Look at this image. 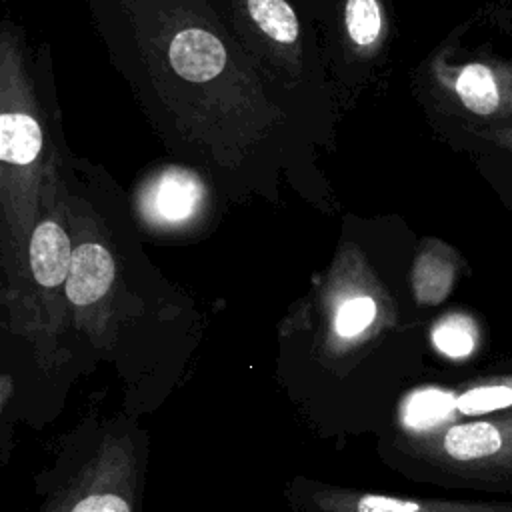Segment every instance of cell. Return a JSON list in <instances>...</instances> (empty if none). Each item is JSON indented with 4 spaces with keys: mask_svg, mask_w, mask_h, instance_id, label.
<instances>
[{
    "mask_svg": "<svg viewBox=\"0 0 512 512\" xmlns=\"http://www.w3.org/2000/svg\"><path fill=\"white\" fill-rule=\"evenodd\" d=\"M72 512H130L128 504L114 494H94L80 500Z\"/></svg>",
    "mask_w": 512,
    "mask_h": 512,
    "instance_id": "cell-15",
    "label": "cell"
},
{
    "mask_svg": "<svg viewBox=\"0 0 512 512\" xmlns=\"http://www.w3.org/2000/svg\"><path fill=\"white\" fill-rule=\"evenodd\" d=\"M166 24L160 14V72H170L176 88H220L232 68L230 54L212 24Z\"/></svg>",
    "mask_w": 512,
    "mask_h": 512,
    "instance_id": "cell-2",
    "label": "cell"
},
{
    "mask_svg": "<svg viewBox=\"0 0 512 512\" xmlns=\"http://www.w3.org/2000/svg\"><path fill=\"white\" fill-rule=\"evenodd\" d=\"M432 340L440 352L452 358L468 356L476 344V328L464 316H450L442 320L434 332Z\"/></svg>",
    "mask_w": 512,
    "mask_h": 512,
    "instance_id": "cell-11",
    "label": "cell"
},
{
    "mask_svg": "<svg viewBox=\"0 0 512 512\" xmlns=\"http://www.w3.org/2000/svg\"><path fill=\"white\" fill-rule=\"evenodd\" d=\"M246 12L252 24L276 44H298L300 22L286 0H246Z\"/></svg>",
    "mask_w": 512,
    "mask_h": 512,
    "instance_id": "cell-7",
    "label": "cell"
},
{
    "mask_svg": "<svg viewBox=\"0 0 512 512\" xmlns=\"http://www.w3.org/2000/svg\"><path fill=\"white\" fill-rule=\"evenodd\" d=\"M344 18L348 36L356 46L368 48L380 40L382 10L378 0H348Z\"/></svg>",
    "mask_w": 512,
    "mask_h": 512,
    "instance_id": "cell-10",
    "label": "cell"
},
{
    "mask_svg": "<svg viewBox=\"0 0 512 512\" xmlns=\"http://www.w3.org/2000/svg\"><path fill=\"white\" fill-rule=\"evenodd\" d=\"M502 448V434L492 422L456 424L444 434V450L460 462L480 460Z\"/></svg>",
    "mask_w": 512,
    "mask_h": 512,
    "instance_id": "cell-6",
    "label": "cell"
},
{
    "mask_svg": "<svg viewBox=\"0 0 512 512\" xmlns=\"http://www.w3.org/2000/svg\"><path fill=\"white\" fill-rule=\"evenodd\" d=\"M206 198V186L192 170L168 166L140 188L138 210L152 228L180 230L202 214Z\"/></svg>",
    "mask_w": 512,
    "mask_h": 512,
    "instance_id": "cell-3",
    "label": "cell"
},
{
    "mask_svg": "<svg viewBox=\"0 0 512 512\" xmlns=\"http://www.w3.org/2000/svg\"><path fill=\"white\" fill-rule=\"evenodd\" d=\"M504 74L496 72L488 64H466L458 70L454 80V92L460 102L478 116H490L506 108L512 96L502 90Z\"/></svg>",
    "mask_w": 512,
    "mask_h": 512,
    "instance_id": "cell-5",
    "label": "cell"
},
{
    "mask_svg": "<svg viewBox=\"0 0 512 512\" xmlns=\"http://www.w3.org/2000/svg\"><path fill=\"white\" fill-rule=\"evenodd\" d=\"M376 316V304L368 296H356L346 300L336 314V332L342 338H352L372 324Z\"/></svg>",
    "mask_w": 512,
    "mask_h": 512,
    "instance_id": "cell-13",
    "label": "cell"
},
{
    "mask_svg": "<svg viewBox=\"0 0 512 512\" xmlns=\"http://www.w3.org/2000/svg\"><path fill=\"white\" fill-rule=\"evenodd\" d=\"M34 86L26 76L20 46L2 32L0 64V204L2 256L28 268V244L40 214V194L54 154L46 150Z\"/></svg>",
    "mask_w": 512,
    "mask_h": 512,
    "instance_id": "cell-1",
    "label": "cell"
},
{
    "mask_svg": "<svg viewBox=\"0 0 512 512\" xmlns=\"http://www.w3.org/2000/svg\"><path fill=\"white\" fill-rule=\"evenodd\" d=\"M456 408V396L438 388L418 390L404 408V420L410 428L426 430L444 422Z\"/></svg>",
    "mask_w": 512,
    "mask_h": 512,
    "instance_id": "cell-9",
    "label": "cell"
},
{
    "mask_svg": "<svg viewBox=\"0 0 512 512\" xmlns=\"http://www.w3.org/2000/svg\"><path fill=\"white\" fill-rule=\"evenodd\" d=\"M358 512H420V506L410 500L388 496H362L356 506Z\"/></svg>",
    "mask_w": 512,
    "mask_h": 512,
    "instance_id": "cell-14",
    "label": "cell"
},
{
    "mask_svg": "<svg viewBox=\"0 0 512 512\" xmlns=\"http://www.w3.org/2000/svg\"><path fill=\"white\" fill-rule=\"evenodd\" d=\"M508 406H512V388L506 384L476 386L456 398V408L468 416L486 414Z\"/></svg>",
    "mask_w": 512,
    "mask_h": 512,
    "instance_id": "cell-12",
    "label": "cell"
},
{
    "mask_svg": "<svg viewBox=\"0 0 512 512\" xmlns=\"http://www.w3.org/2000/svg\"><path fill=\"white\" fill-rule=\"evenodd\" d=\"M454 268L440 252H422L414 266V294L422 304L440 302L452 286Z\"/></svg>",
    "mask_w": 512,
    "mask_h": 512,
    "instance_id": "cell-8",
    "label": "cell"
},
{
    "mask_svg": "<svg viewBox=\"0 0 512 512\" xmlns=\"http://www.w3.org/2000/svg\"><path fill=\"white\" fill-rule=\"evenodd\" d=\"M116 264L112 252L92 236L78 234V242H74L70 272L66 280V296L78 306H90L102 300L114 282Z\"/></svg>",
    "mask_w": 512,
    "mask_h": 512,
    "instance_id": "cell-4",
    "label": "cell"
}]
</instances>
